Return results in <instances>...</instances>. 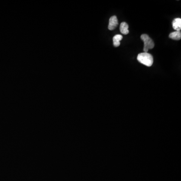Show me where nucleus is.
I'll return each mask as SVG.
<instances>
[{
    "mask_svg": "<svg viewBox=\"0 0 181 181\" xmlns=\"http://www.w3.org/2000/svg\"><path fill=\"white\" fill-rule=\"evenodd\" d=\"M118 21L117 18L116 16H113L109 19V25L108 29L110 30H113L115 29L118 26Z\"/></svg>",
    "mask_w": 181,
    "mask_h": 181,
    "instance_id": "obj_3",
    "label": "nucleus"
},
{
    "mask_svg": "<svg viewBox=\"0 0 181 181\" xmlns=\"http://www.w3.org/2000/svg\"><path fill=\"white\" fill-rule=\"evenodd\" d=\"M173 27L176 31H180L181 29V19L176 18L172 22Z\"/></svg>",
    "mask_w": 181,
    "mask_h": 181,
    "instance_id": "obj_4",
    "label": "nucleus"
},
{
    "mask_svg": "<svg viewBox=\"0 0 181 181\" xmlns=\"http://www.w3.org/2000/svg\"><path fill=\"white\" fill-rule=\"evenodd\" d=\"M141 39L144 42V48L143 51L144 52H147L149 49H152L155 46V43L153 40L150 38L147 34H143L141 35Z\"/></svg>",
    "mask_w": 181,
    "mask_h": 181,
    "instance_id": "obj_2",
    "label": "nucleus"
},
{
    "mask_svg": "<svg viewBox=\"0 0 181 181\" xmlns=\"http://www.w3.org/2000/svg\"><path fill=\"white\" fill-rule=\"evenodd\" d=\"M137 60L140 63L149 67L152 66L154 63V58L152 55L147 52H143L138 54Z\"/></svg>",
    "mask_w": 181,
    "mask_h": 181,
    "instance_id": "obj_1",
    "label": "nucleus"
},
{
    "mask_svg": "<svg viewBox=\"0 0 181 181\" xmlns=\"http://www.w3.org/2000/svg\"><path fill=\"white\" fill-rule=\"evenodd\" d=\"M122 38H123V36L121 35L117 34V35L114 36L113 38L114 46L115 47L119 46L120 45V41L122 39Z\"/></svg>",
    "mask_w": 181,
    "mask_h": 181,
    "instance_id": "obj_6",
    "label": "nucleus"
},
{
    "mask_svg": "<svg viewBox=\"0 0 181 181\" xmlns=\"http://www.w3.org/2000/svg\"><path fill=\"white\" fill-rule=\"evenodd\" d=\"M120 30L122 34L127 35L129 33L128 25L126 22H122L120 26Z\"/></svg>",
    "mask_w": 181,
    "mask_h": 181,
    "instance_id": "obj_5",
    "label": "nucleus"
},
{
    "mask_svg": "<svg viewBox=\"0 0 181 181\" xmlns=\"http://www.w3.org/2000/svg\"><path fill=\"white\" fill-rule=\"evenodd\" d=\"M169 37L173 40H180L181 38V33L180 31H175L169 35Z\"/></svg>",
    "mask_w": 181,
    "mask_h": 181,
    "instance_id": "obj_7",
    "label": "nucleus"
}]
</instances>
